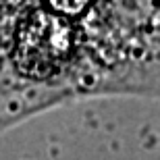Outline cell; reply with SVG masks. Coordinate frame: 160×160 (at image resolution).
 I'll return each instance as SVG.
<instances>
[{
  "instance_id": "obj_1",
  "label": "cell",
  "mask_w": 160,
  "mask_h": 160,
  "mask_svg": "<svg viewBox=\"0 0 160 160\" xmlns=\"http://www.w3.org/2000/svg\"><path fill=\"white\" fill-rule=\"evenodd\" d=\"M79 38L89 92H154L160 83V0H94Z\"/></svg>"
}]
</instances>
